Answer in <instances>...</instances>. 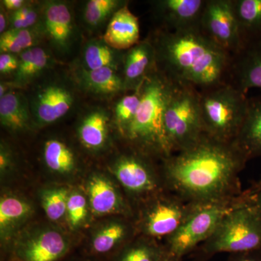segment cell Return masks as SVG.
Returning a JSON list of instances; mask_svg holds the SVG:
<instances>
[{
    "instance_id": "cell-1",
    "label": "cell",
    "mask_w": 261,
    "mask_h": 261,
    "mask_svg": "<svg viewBox=\"0 0 261 261\" xmlns=\"http://www.w3.org/2000/svg\"><path fill=\"white\" fill-rule=\"evenodd\" d=\"M248 159L233 142L204 135L192 148L161 161L168 190L198 205L234 200L243 195L240 174Z\"/></svg>"
},
{
    "instance_id": "cell-2",
    "label": "cell",
    "mask_w": 261,
    "mask_h": 261,
    "mask_svg": "<svg viewBox=\"0 0 261 261\" xmlns=\"http://www.w3.org/2000/svg\"><path fill=\"white\" fill-rule=\"evenodd\" d=\"M150 39L158 69L173 82L191 84L198 90L227 83L231 55L200 31L159 29Z\"/></svg>"
},
{
    "instance_id": "cell-3",
    "label": "cell",
    "mask_w": 261,
    "mask_h": 261,
    "mask_svg": "<svg viewBox=\"0 0 261 261\" xmlns=\"http://www.w3.org/2000/svg\"><path fill=\"white\" fill-rule=\"evenodd\" d=\"M173 87L170 80L156 68L140 87L141 101L133 121L122 139L127 147L154 160L170 157L164 128V113Z\"/></svg>"
},
{
    "instance_id": "cell-4",
    "label": "cell",
    "mask_w": 261,
    "mask_h": 261,
    "mask_svg": "<svg viewBox=\"0 0 261 261\" xmlns=\"http://www.w3.org/2000/svg\"><path fill=\"white\" fill-rule=\"evenodd\" d=\"M200 250L206 256L261 251V211L250 189L225 215L211 238L201 245Z\"/></svg>"
},
{
    "instance_id": "cell-5",
    "label": "cell",
    "mask_w": 261,
    "mask_h": 261,
    "mask_svg": "<svg viewBox=\"0 0 261 261\" xmlns=\"http://www.w3.org/2000/svg\"><path fill=\"white\" fill-rule=\"evenodd\" d=\"M247 105V94L228 83L199 90L204 133L221 142H234L246 116Z\"/></svg>"
},
{
    "instance_id": "cell-6",
    "label": "cell",
    "mask_w": 261,
    "mask_h": 261,
    "mask_svg": "<svg viewBox=\"0 0 261 261\" xmlns=\"http://www.w3.org/2000/svg\"><path fill=\"white\" fill-rule=\"evenodd\" d=\"M164 128L173 154L197 145L204 133L199 107V90L190 84L173 82L164 113Z\"/></svg>"
},
{
    "instance_id": "cell-7",
    "label": "cell",
    "mask_w": 261,
    "mask_h": 261,
    "mask_svg": "<svg viewBox=\"0 0 261 261\" xmlns=\"http://www.w3.org/2000/svg\"><path fill=\"white\" fill-rule=\"evenodd\" d=\"M198 205L171 190L160 192L138 206L134 219L137 233L157 241L166 240Z\"/></svg>"
},
{
    "instance_id": "cell-8",
    "label": "cell",
    "mask_w": 261,
    "mask_h": 261,
    "mask_svg": "<svg viewBox=\"0 0 261 261\" xmlns=\"http://www.w3.org/2000/svg\"><path fill=\"white\" fill-rule=\"evenodd\" d=\"M128 148V147H127ZM155 160L128 148L117 156L111 166L117 181L137 205L168 190L162 169Z\"/></svg>"
},
{
    "instance_id": "cell-9",
    "label": "cell",
    "mask_w": 261,
    "mask_h": 261,
    "mask_svg": "<svg viewBox=\"0 0 261 261\" xmlns=\"http://www.w3.org/2000/svg\"><path fill=\"white\" fill-rule=\"evenodd\" d=\"M72 246L71 238L60 226L37 224L23 228L5 256L6 261H62Z\"/></svg>"
},
{
    "instance_id": "cell-10",
    "label": "cell",
    "mask_w": 261,
    "mask_h": 261,
    "mask_svg": "<svg viewBox=\"0 0 261 261\" xmlns=\"http://www.w3.org/2000/svg\"><path fill=\"white\" fill-rule=\"evenodd\" d=\"M197 206L185 222L169 238L165 240L166 251L175 256L183 257L205 243L217 228L223 217L243 198Z\"/></svg>"
},
{
    "instance_id": "cell-11",
    "label": "cell",
    "mask_w": 261,
    "mask_h": 261,
    "mask_svg": "<svg viewBox=\"0 0 261 261\" xmlns=\"http://www.w3.org/2000/svg\"><path fill=\"white\" fill-rule=\"evenodd\" d=\"M36 128L49 126L70 112L76 97L73 86L61 79L38 86L29 99Z\"/></svg>"
},
{
    "instance_id": "cell-12",
    "label": "cell",
    "mask_w": 261,
    "mask_h": 261,
    "mask_svg": "<svg viewBox=\"0 0 261 261\" xmlns=\"http://www.w3.org/2000/svg\"><path fill=\"white\" fill-rule=\"evenodd\" d=\"M200 32L231 56L243 47L232 0H207Z\"/></svg>"
},
{
    "instance_id": "cell-13",
    "label": "cell",
    "mask_w": 261,
    "mask_h": 261,
    "mask_svg": "<svg viewBox=\"0 0 261 261\" xmlns=\"http://www.w3.org/2000/svg\"><path fill=\"white\" fill-rule=\"evenodd\" d=\"M40 32L57 54L66 56L71 51L77 39L74 18L67 3L47 2L42 9Z\"/></svg>"
},
{
    "instance_id": "cell-14",
    "label": "cell",
    "mask_w": 261,
    "mask_h": 261,
    "mask_svg": "<svg viewBox=\"0 0 261 261\" xmlns=\"http://www.w3.org/2000/svg\"><path fill=\"white\" fill-rule=\"evenodd\" d=\"M86 195L95 216H123L135 219V212L116 183L102 173H92L86 181Z\"/></svg>"
},
{
    "instance_id": "cell-15",
    "label": "cell",
    "mask_w": 261,
    "mask_h": 261,
    "mask_svg": "<svg viewBox=\"0 0 261 261\" xmlns=\"http://www.w3.org/2000/svg\"><path fill=\"white\" fill-rule=\"evenodd\" d=\"M138 235L135 220L123 216L105 220L98 224L91 233L88 256L97 257L115 255Z\"/></svg>"
},
{
    "instance_id": "cell-16",
    "label": "cell",
    "mask_w": 261,
    "mask_h": 261,
    "mask_svg": "<svg viewBox=\"0 0 261 261\" xmlns=\"http://www.w3.org/2000/svg\"><path fill=\"white\" fill-rule=\"evenodd\" d=\"M207 0H161L154 2L153 9L162 22L160 28L170 32L200 31Z\"/></svg>"
},
{
    "instance_id": "cell-17",
    "label": "cell",
    "mask_w": 261,
    "mask_h": 261,
    "mask_svg": "<svg viewBox=\"0 0 261 261\" xmlns=\"http://www.w3.org/2000/svg\"><path fill=\"white\" fill-rule=\"evenodd\" d=\"M227 83L245 94L251 89L261 90V39L231 56Z\"/></svg>"
},
{
    "instance_id": "cell-18",
    "label": "cell",
    "mask_w": 261,
    "mask_h": 261,
    "mask_svg": "<svg viewBox=\"0 0 261 261\" xmlns=\"http://www.w3.org/2000/svg\"><path fill=\"white\" fill-rule=\"evenodd\" d=\"M35 209L31 201L13 193L4 194L0 199V240L7 254L19 233L34 216Z\"/></svg>"
},
{
    "instance_id": "cell-19",
    "label": "cell",
    "mask_w": 261,
    "mask_h": 261,
    "mask_svg": "<svg viewBox=\"0 0 261 261\" xmlns=\"http://www.w3.org/2000/svg\"><path fill=\"white\" fill-rule=\"evenodd\" d=\"M157 68L156 51L150 38L125 51L122 75L126 91L140 88L147 77Z\"/></svg>"
},
{
    "instance_id": "cell-20",
    "label": "cell",
    "mask_w": 261,
    "mask_h": 261,
    "mask_svg": "<svg viewBox=\"0 0 261 261\" xmlns=\"http://www.w3.org/2000/svg\"><path fill=\"white\" fill-rule=\"evenodd\" d=\"M110 113L102 108L85 111L77 126V135L82 145L90 152L106 149L110 138Z\"/></svg>"
},
{
    "instance_id": "cell-21",
    "label": "cell",
    "mask_w": 261,
    "mask_h": 261,
    "mask_svg": "<svg viewBox=\"0 0 261 261\" xmlns=\"http://www.w3.org/2000/svg\"><path fill=\"white\" fill-rule=\"evenodd\" d=\"M140 37L138 18L126 4L111 17L102 39L110 47L123 51L138 44Z\"/></svg>"
},
{
    "instance_id": "cell-22",
    "label": "cell",
    "mask_w": 261,
    "mask_h": 261,
    "mask_svg": "<svg viewBox=\"0 0 261 261\" xmlns=\"http://www.w3.org/2000/svg\"><path fill=\"white\" fill-rule=\"evenodd\" d=\"M0 122L2 126L14 135L36 128L29 98L15 90L0 98Z\"/></svg>"
},
{
    "instance_id": "cell-23",
    "label": "cell",
    "mask_w": 261,
    "mask_h": 261,
    "mask_svg": "<svg viewBox=\"0 0 261 261\" xmlns=\"http://www.w3.org/2000/svg\"><path fill=\"white\" fill-rule=\"evenodd\" d=\"M79 86L87 93L99 97H108L126 92L123 75L111 68L87 70L81 68L75 72Z\"/></svg>"
},
{
    "instance_id": "cell-24",
    "label": "cell",
    "mask_w": 261,
    "mask_h": 261,
    "mask_svg": "<svg viewBox=\"0 0 261 261\" xmlns=\"http://www.w3.org/2000/svg\"><path fill=\"white\" fill-rule=\"evenodd\" d=\"M233 143L248 161L261 157V93L248 98L246 116Z\"/></svg>"
},
{
    "instance_id": "cell-25",
    "label": "cell",
    "mask_w": 261,
    "mask_h": 261,
    "mask_svg": "<svg viewBox=\"0 0 261 261\" xmlns=\"http://www.w3.org/2000/svg\"><path fill=\"white\" fill-rule=\"evenodd\" d=\"M42 156L46 167L57 176L71 177L78 172V156L61 139L51 137L46 140L43 146Z\"/></svg>"
},
{
    "instance_id": "cell-26",
    "label": "cell",
    "mask_w": 261,
    "mask_h": 261,
    "mask_svg": "<svg viewBox=\"0 0 261 261\" xmlns=\"http://www.w3.org/2000/svg\"><path fill=\"white\" fill-rule=\"evenodd\" d=\"M18 69L13 84L18 87L27 85L49 69L53 63L51 53L44 48H30L19 54Z\"/></svg>"
},
{
    "instance_id": "cell-27",
    "label": "cell",
    "mask_w": 261,
    "mask_h": 261,
    "mask_svg": "<svg viewBox=\"0 0 261 261\" xmlns=\"http://www.w3.org/2000/svg\"><path fill=\"white\" fill-rule=\"evenodd\" d=\"M232 5L243 47L260 39L261 0H232Z\"/></svg>"
},
{
    "instance_id": "cell-28",
    "label": "cell",
    "mask_w": 261,
    "mask_h": 261,
    "mask_svg": "<svg viewBox=\"0 0 261 261\" xmlns=\"http://www.w3.org/2000/svg\"><path fill=\"white\" fill-rule=\"evenodd\" d=\"M125 53L108 45L102 39L89 41L84 46L82 55V68L97 70L111 68L118 70L123 67Z\"/></svg>"
},
{
    "instance_id": "cell-29",
    "label": "cell",
    "mask_w": 261,
    "mask_h": 261,
    "mask_svg": "<svg viewBox=\"0 0 261 261\" xmlns=\"http://www.w3.org/2000/svg\"><path fill=\"white\" fill-rule=\"evenodd\" d=\"M165 252L163 244L138 234L117 252L113 261H159Z\"/></svg>"
},
{
    "instance_id": "cell-30",
    "label": "cell",
    "mask_w": 261,
    "mask_h": 261,
    "mask_svg": "<svg viewBox=\"0 0 261 261\" xmlns=\"http://www.w3.org/2000/svg\"><path fill=\"white\" fill-rule=\"evenodd\" d=\"M70 190L65 187L42 189L39 199L44 212L51 222H59L66 217L67 203Z\"/></svg>"
},
{
    "instance_id": "cell-31",
    "label": "cell",
    "mask_w": 261,
    "mask_h": 261,
    "mask_svg": "<svg viewBox=\"0 0 261 261\" xmlns=\"http://www.w3.org/2000/svg\"><path fill=\"white\" fill-rule=\"evenodd\" d=\"M38 33L32 29H10L1 34L0 51L3 53L20 54L36 47Z\"/></svg>"
},
{
    "instance_id": "cell-32",
    "label": "cell",
    "mask_w": 261,
    "mask_h": 261,
    "mask_svg": "<svg viewBox=\"0 0 261 261\" xmlns=\"http://www.w3.org/2000/svg\"><path fill=\"white\" fill-rule=\"evenodd\" d=\"M126 4L118 0H90L84 9V21L89 28L97 29Z\"/></svg>"
},
{
    "instance_id": "cell-33",
    "label": "cell",
    "mask_w": 261,
    "mask_h": 261,
    "mask_svg": "<svg viewBox=\"0 0 261 261\" xmlns=\"http://www.w3.org/2000/svg\"><path fill=\"white\" fill-rule=\"evenodd\" d=\"M90 211L86 193L79 190H70L65 219L72 231L80 229L87 224Z\"/></svg>"
},
{
    "instance_id": "cell-34",
    "label": "cell",
    "mask_w": 261,
    "mask_h": 261,
    "mask_svg": "<svg viewBox=\"0 0 261 261\" xmlns=\"http://www.w3.org/2000/svg\"><path fill=\"white\" fill-rule=\"evenodd\" d=\"M141 101L140 88L122 97L114 109V123L120 135H123L137 113Z\"/></svg>"
},
{
    "instance_id": "cell-35",
    "label": "cell",
    "mask_w": 261,
    "mask_h": 261,
    "mask_svg": "<svg viewBox=\"0 0 261 261\" xmlns=\"http://www.w3.org/2000/svg\"><path fill=\"white\" fill-rule=\"evenodd\" d=\"M42 9L35 5L25 3L23 8L13 13L10 18V29H32L40 20Z\"/></svg>"
},
{
    "instance_id": "cell-36",
    "label": "cell",
    "mask_w": 261,
    "mask_h": 261,
    "mask_svg": "<svg viewBox=\"0 0 261 261\" xmlns=\"http://www.w3.org/2000/svg\"><path fill=\"white\" fill-rule=\"evenodd\" d=\"M15 155L9 146L4 142L0 145V175L2 178L8 177L15 168Z\"/></svg>"
},
{
    "instance_id": "cell-37",
    "label": "cell",
    "mask_w": 261,
    "mask_h": 261,
    "mask_svg": "<svg viewBox=\"0 0 261 261\" xmlns=\"http://www.w3.org/2000/svg\"><path fill=\"white\" fill-rule=\"evenodd\" d=\"M19 65L18 56L10 53H3L0 56V73L2 75L15 73Z\"/></svg>"
},
{
    "instance_id": "cell-38",
    "label": "cell",
    "mask_w": 261,
    "mask_h": 261,
    "mask_svg": "<svg viewBox=\"0 0 261 261\" xmlns=\"http://www.w3.org/2000/svg\"><path fill=\"white\" fill-rule=\"evenodd\" d=\"M226 261H261V251L231 254Z\"/></svg>"
},
{
    "instance_id": "cell-39",
    "label": "cell",
    "mask_w": 261,
    "mask_h": 261,
    "mask_svg": "<svg viewBox=\"0 0 261 261\" xmlns=\"http://www.w3.org/2000/svg\"><path fill=\"white\" fill-rule=\"evenodd\" d=\"M250 190L251 192L252 200L258 207L259 210L261 211V176L260 179L251 188H250Z\"/></svg>"
},
{
    "instance_id": "cell-40",
    "label": "cell",
    "mask_w": 261,
    "mask_h": 261,
    "mask_svg": "<svg viewBox=\"0 0 261 261\" xmlns=\"http://www.w3.org/2000/svg\"><path fill=\"white\" fill-rule=\"evenodd\" d=\"M3 3L5 9L11 10L13 13L20 10L25 5V2L23 0H4Z\"/></svg>"
},
{
    "instance_id": "cell-41",
    "label": "cell",
    "mask_w": 261,
    "mask_h": 261,
    "mask_svg": "<svg viewBox=\"0 0 261 261\" xmlns=\"http://www.w3.org/2000/svg\"><path fill=\"white\" fill-rule=\"evenodd\" d=\"M7 23H8V18H7L4 10L1 8V13H0V33L1 34L6 32Z\"/></svg>"
},
{
    "instance_id": "cell-42",
    "label": "cell",
    "mask_w": 261,
    "mask_h": 261,
    "mask_svg": "<svg viewBox=\"0 0 261 261\" xmlns=\"http://www.w3.org/2000/svg\"><path fill=\"white\" fill-rule=\"evenodd\" d=\"M159 261H182V259L180 257L175 256L172 254L169 253L166 250L164 255L161 257V260Z\"/></svg>"
},
{
    "instance_id": "cell-43",
    "label": "cell",
    "mask_w": 261,
    "mask_h": 261,
    "mask_svg": "<svg viewBox=\"0 0 261 261\" xmlns=\"http://www.w3.org/2000/svg\"><path fill=\"white\" fill-rule=\"evenodd\" d=\"M68 261H99L97 258L92 257H80V258L71 259Z\"/></svg>"
}]
</instances>
